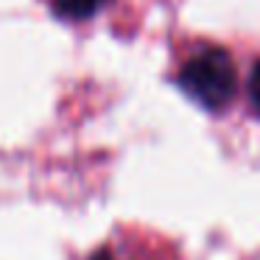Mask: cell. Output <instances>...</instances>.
Wrapping results in <instances>:
<instances>
[{
  "mask_svg": "<svg viewBox=\"0 0 260 260\" xmlns=\"http://www.w3.org/2000/svg\"><path fill=\"white\" fill-rule=\"evenodd\" d=\"M109 0H53V9L68 20H87L101 12Z\"/></svg>",
  "mask_w": 260,
  "mask_h": 260,
  "instance_id": "7a4b0ae2",
  "label": "cell"
},
{
  "mask_svg": "<svg viewBox=\"0 0 260 260\" xmlns=\"http://www.w3.org/2000/svg\"><path fill=\"white\" fill-rule=\"evenodd\" d=\"M179 84L202 107L221 109L235 92V68L224 51H204L182 68Z\"/></svg>",
  "mask_w": 260,
  "mask_h": 260,
  "instance_id": "6da1fadb",
  "label": "cell"
},
{
  "mask_svg": "<svg viewBox=\"0 0 260 260\" xmlns=\"http://www.w3.org/2000/svg\"><path fill=\"white\" fill-rule=\"evenodd\" d=\"M249 92H252L254 109L260 112V64L254 68V73H252V81H249Z\"/></svg>",
  "mask_w": 260,
  "mask_h": 260,
  "instance_id": "3957f363",
  "label": "cell"
},
{
  "mask_svg": "<svg viewBox=\"0 0 260 260\" xmlns=\"http://www.w3.org/2000/svg\"><path fill=\"white\" fill-rule=\"evenodd\" d=\"M92 260H112L109 254H98V257H92Z\"/></svg>",
  "mask_w": 260,
  "mask_h": 260,
  "instance_id": "277c9868",
  "label": "cell"
}]
</instances>
